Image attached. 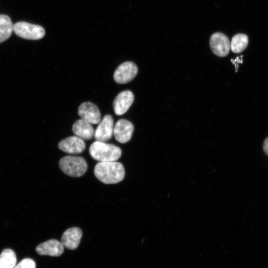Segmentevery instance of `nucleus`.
<instances>
[{"label":"nucleus","instance_id":"f257e3e1","mask_svg":"<svg viewBox=\"0 0 268 268\" xmlns=\"http://www.w3.org/2000/svg\"><path fill=\"white\" fill-rule=\"evenodd\" d=\"M94 172L95 177L106 184L119 183L125 175L124 166L116 161L99 162L94 167Z\"/></svg>","mask_w":268,"mask_h":268},{"label":"nucleus","instance_id":"f03ea898","mask_svg":"<svg viewBox=\"0 0 268 268\" xmlns=\"http://www.w3.org/2000/svg\"><path fill=\"white\" fill-rule=\"evenodd\" d=\"M89 150L91 156L99 162L116 161L122 155L119 147L98 140L91 144Z\"/></svg>","mask_w":268,"mask_h":268},{"label":"nucleus","instance_id":"7ed1b4c3","mask_svg":"<svg viewBox=\"0 0 268 268\" xmlns=\"http://www.w3.org/2000/svg\"><path fill=\"white\" fill-rule=\"evenodd\" d=\"M59 166L64 173L72 177H81L87 170L86 161L79 156H66L60 160Z\"/></svg>","mask_w":268,"mask_h":268},{"label":"nucleus","instance_id":"20e7f679","mask_svg":"<svg viewBox=\"0 0 268 268\" xmlns=\"http://www.w3.org/2000/svg\"><path fill=\"white\" fill-rule=\"evenodd\" d=\"M13 31L18 37L28 40H39L45 35V29L41 26L25 21L13 25Z\"/></svg>","mask_w":268,"mask_h":268},{"label":"nucleus","instance_id":"39448f33","mask_svg":"<svg viewBox=\"0 0 268 268\" xmlns=\"http://www.w3.org/2000/svg\"><path fill=\"white\" fill-rule=\"evenodd\" d=\"M137 71V67L134 63L126 62L121 64L115 70L114 79L119 84L126 83L135 77Z\"/></svg>","mask_w":268,"mask_h":268},{"label":"nucleus","instance_id":"423d86ee","mask_svg":"<svg viewBox=\"0 0 268 268\" xmlns=\"http://www.w3.org/2000/svg\"><path fill=\"white\" fill-rule=\"evenodd\" d=\"M209 44L212 52L218 57H225L229 53L230 42L223 33L216 32L213 34L210 37Z\"/></svg>","mask_w":268,"mask_h":268},{"label":"nucleus","instance_id":"0eeeda50","mask_svg":"<svg viewBox=\"0 0 268 268\" xmlns=\"http://www.w3.org/2000/svg\"><path fill=\"white\" fill-rule=\"evenodd\" d=\"M94 136L98 141L105 142L111 139L113 134L114 120L110 115H106L99 123Z\"/></svg>","mask_w":268,"mask_h":268},{"label":"nucleus","instance_id":"6e6552de","mask_svg":"<svg viewBox=\"0 0 268 268\" xmlns=\"http://www.w3.org/2000/svg\"><path fill=\"white\" fill-rule=\"evenodd\" d=\"M134 130V125L131 122L126 119H120L114 127L113 134L118 142L125 143L131 139Z\"/></svg>","mask_w":268,"mask_h":268},{"label":"nucleus","instance_id":"1a4fd4ad","mask_svg":"<svg viewBox=\"0 0 268 268\" xmlns=\"http://www.w3.org/2000/svg\"><path fill=\"white\" fill-rule=\"evenodd\" d=\"M78 114L81 119L91 124H97L101 120V113L98 108L90 102L81 103L78 108Z\"/></svg>","mask_w":268,"mask_h":268},{"label":"nucleus","instance_id":"9d476101","mask_svg":"<svg viewBox=\"0 0 268 268\" xmlns=\"http://www.w3.org/2000/svg\"><path fill=\"white\" fill-rule=\"evenodd\" d=\"M134 101V95L130 90H125L119 93L113 101L115 113L118 116L125 114Z\"/></svg>","mask_w":268,"mask_h":268},{"label":"nucleus","instance_id":"9b49d317","mask_svg":"<svg viewBox=\"0 0 268 268\" xmlns=\"http://www.w3.org/2000/svg\"><path fill=\"white\" fill-rule=\"evenodd\" d=\"M59 148L69 154H78L82 152L85 148L84 141L76 136H71L62 140L58 144Z\"/></svg>","mask_w":268,"mask_h":268},{"label":"nucleus","instance_id":"f8f14e48","mask_svg":"<svg viewBox=\"0 0 268 268\" xmlns=\"http://www.w3.org/2000/svg\"><path fill=\"white\" fill-rule=\"evenodd\" d=\"M61 242L50 239L38 245L36 251L40 255L59 257L63 253L64 248Z\"/></svg>","mask_w":268,"mask_h":268},{"label":"nucleus","instance_id":"ddd939ff","mask_svg":"<svg viewBox=\"0 0 268 268\" xmlns=\"http://www.w3.org/2000/svg\"><path fill=\"white\" fill-rule=\"evenodd\" d=\"M82 233L81 230L76 227L69 228L63 233L61 242L64 247L69 250L76 249L80 243Z\"/></svg>","mask_w":268,"mask_h":268},{"label":"nucleus","instance_id":"4468645a","mask_svg":"<svg viewBox=\"0 0 268 268\" xmlns=\"http://www.w3.org/2000/svg\"><path fill=\"white\" fill-rule=\"evenodd\" d=\"M72 130L75 136L82 139L90 140L94 134V130L91 124L81 119L74 123Z\"/></svg>","mask_w":268,"mask_h":268},{"label":"nucleus","instance_id":"2eb2a0df","mask_svg":"<svg viewBox=\"0 0 268 268\" xmlns=\"http://www.w3.org/2000/svg\"><path fill=\"white\" fill-rule=\"evenodd\" d=\"M13 24L10 18L5 14H0V43L5 41L11 35Z\"/></svg>","mask_w":268,"mask_h":268},{"label":"nucleus","instance_id":"dca6fc26","mask_svg":"<svg viewBox=\"0 0 268 268\" xmlns=\"http://www.w3.org/2000/svg\"><path fill=\"white\" fill-rule=\"evenodd\" d=\"M249 39L244 34H237L234 35L230 43V49L234 53H239L244 51L248 44Z\"/></svg>","mask_w":268,"mask_h":268},{"label":"nucleus","instance_id":"f3484780","mask_svg":"<svg viewBox=\"0 0 268 268\" xmlns=\"http://www.w3.org/2000/svg\"><path fill=\"white\" fill-rule=\"evenodd\" d=\"M16 261L14 252L9 249H4L0 255V268H13Z\"/></svg>","mask_w":268,"mask_h":268},{"label":"nucleus","instance_id":"a211bd4d","mask_svg":"<svg viewBox=\"0 0 268 268\" xmlns=\"http://www.w3.org/2000/svg\"><path fill=\"white\" fill-rule=\"evenodd\" d=\"M36 265L34 261L29 258L22 260L13 268H35Z\"/></svg>","mask_w":268,"mask_h":268},{"label":"nucleus","instance_id":"6ab92c4d","mask_svg":"<svg viewBox=\"0 0 268 268\" xmlns=\"http://www.w3.org/2000/svg\"><path fill=\"white\" fill-rule=\"evenodd\" d=\"M263 149L265 153L268 155V137L265 139L264 142Z\"/></svg>","mask_w":268,"mask_h":268}]
</instances>
